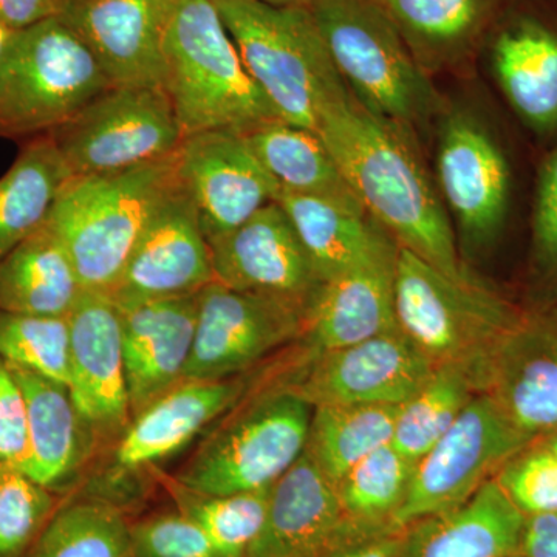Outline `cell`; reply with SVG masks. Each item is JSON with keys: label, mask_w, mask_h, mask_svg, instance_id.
Returning <instances> with one entry per match:
<instances>
[{"label": "cell", "mask_w": 557, "mask_h": 557, "mask_svg": "<svg viewBox=\"0 0 557 557\" xmlns=\"http://www.w3.org/2000/svg\"><path fill=\"white\" fill-rule=\"evenodd\" d=\"M437 175L443 199L471 240L493 237L504 223L511 174L500 146L469 112H454L440 134Z\"/></svg>", "instance_id": "cell-18"}, {"label": "cell", "mask_w": 557, "mask_h": 557, "mask_svg": "<svg viewBox=\"0 0 557 557\" xmlns=\"http://www.w3.org/2000/svg\"><path fill=\"white\" fill-rule=\"evenodd\" d=\"M321 557H405V531H379L343 539Z\"/></svg>", "instance_id": "cell-43"}, {"label": "cell", "mask_w": 557, "mask_h": 557, "mask_svg": "<svg viewBox=\"0 0 557 557\" xmlns=\"http://www.w3.org/2000/svg\"><path fill=\"white\" fill-rule=\"evenodd\" d=\"M426 72L463 57L500 0H376Z\"/></svg>", "instance_id": "cell-31"}, {"label": "cell", "mask_w": 557, "mask_h": 557, "mask_svg": "<svg viewBox=\"0 0 557 557\" xmlns=\"http://www.w3.org/2000/svg\"><path fill=\"white\" fill-rule=\"evenodd\" d=\"M24 557H134L129 516L97 498L70 494Z\"/></svg>", "instance_id": "cell-34"}, {"label": "cell", "mask_w": 557, "mask_h": 557, "mask_svg": "<svg viewBox=\"0 0 557 557\" xmlns=\"http://www.w3.org/2000/svg\"><path fill=\"white\" fill-rule=\"evenodd\" d=\"M249 76L278 120L317 132L322 113L354 97L310 10L212 0Z\"/></svg>", "instance_id": "cell-3"}, {"label": "cell", "mask_w": 557, "mask_h": 557, "mask_svg": "<svg viewBox=\"0 0 557 557\" xmlns=\"http://www.w3.org/2000/svg\"><path fill=\"white\" fill-rule=\"evenodd\" d=\"M399 406L313 408L306 456L332 485L373 450L392 443Z\"/></svg>", "instance_id": "cell-33"}, {"label": "cell", "mask_w": 557, "mask_h": 557, "mask_svg": "<svg viewBox=\"0 0 557 557\" xmlns=\"http://www.w3.org/2000/svg\"><path fill=\"white\" fill-rule=\"evenodd\" d=\"M72 178L50 135L22 143L16 160L0 177V260L44 228Z\"/></svg>", "instance_id": "cell-30"}, {"label": "cell", "mask_w": 557, "mask_h": 557, "mask_svg": "<svg viewBox=\"0 0 557 557\" xmlns=\"http://www.w3.org/2000/svg\"><path fill=\"white\" fill-rule=\"evenodd\" d=\"M27 457V405L13 370L0 358V461L22 469Z\"/></svg>", "instance_id": "cell-41"}, {"label": "cell", "mask_w": 557, "mask_h": 557, "mask_svg": "<svg viewBox=\"0 0 557 557\" xmlns=\"http://www.w3.org/2000/svg\"><path fill=\"white\" fill-rule=\"evenodd\" d=\"M318 135L362 209L399 247L457 281L474 278L461 267L448 214L409 145L408 129L350 97L322 113Z\"/></svg>", "instance_id": "cell-1"}, {"label": "cell", "mask_w": 557, "mask_h": 557, "mask_svg": "<svg viewBox=\"0 0 557 557\" xmlns=\"http://www.w3.org/2000/svg\"><path fill=\"white\" fill-rule=\"evenodd\" d=\"M416 465L392 443L359 461L335 486L348 522L368 533L394 531L391 522L408 496Z\"/></svg>", "instance_id": "cell-35"}, {"label": "cell", "mask_w": 557, "mask_h": 557, "mask_svg": "<svg viewBox=\"0 0 557 557\" xmlns=\"http://www.w3.org/2000/svg\"><path fill=\"white\" fill-rule=\"evenodd\" d=\"M67 324L70 397L94 438L98 461L132 423L120 310L108 296L84 292Z\"/></svg>", "instance_id": "cell-13"}, {"label": "cell", "mask_w": 557, "mask_h": 557, "mask_svg": "<svg viewBox=\"0 0 557 557\" xmlns=\"http://www.w3.org/2000/svg\"><path fill=\"white\" fill-rule=\"evenodd\" d=\"M175 174L207 239L237 228L281 193L247 135L236 131L185 137L175 152Z\"/></svg>", "instance_id": "cell-15"}, {"label": "cell", "mask_w": 557, "mask_h": 557, "mask_svg": "<svg viewBox=\"0 0 557 557\" xmlns=\"http://www.w3.org/2000/svg\"><path fill=\"white\" fill-rule=\"evenodd\" d=\"M395 317L399 332L435 366L490 359L522 314L478 278L457 281L398 247Z\"/></svg>", "instance_id": "cell-9"}, {"label": "cell", "mask_w": 557, "mask_h": 557, "mask_svg": "<svg viewBox=\"0 0 557 557\" xmlns=\"http://www.w3.org/2000/svg\"><path fill=\"white\" fill-rule=\"evenodd\" d=\"M177 188L175 153L134 170L70 180L46 225L67 248L86 292H112L150 220Z\"/></svg>", "instance_id": "cell-4"}, {"label": "cell", "mask_w": 557, "mask_h": 557, "mask_svg": "<svg viewBox=\"0 0 557 557\" xmlns=\"http://www.w3.org/2000/svg\"><path fill=\"white\" fill-rule=\"evenodd\" d=\"M267 5L278 7V9H313L321 0H260Z\"/></svg>", "instance_id": "cell-46"}, {"label": "cell", "mask_w": 557, "mask_h": 557, "mask_svg": "<svg viewBox=\"0 0 557 557\" xmlns=\"http://www.w3.org/2000/svg\"><path fill=\"white\" fill-rule=\"evenodd\" d=\"M511 557H528V556L523 555V553H518V555H515V556H511Z\"/></svg>", "instance_id": "cell-49"}, {"label": "cell", "mask_w": 557, "mask_h": 557, "mask_svg": "<svg viewBox=\"0 0 557 557\" xmlns=\"http://www.w3.org/2000/svg\"><path fill=\"white\" fill-rule=\"evenodd\" d=\"M163 54L161 87L185 137L208 131L247 134L278 120L212 0H177Z\"/></svg>", "instance_id": "cell-2"}, {"label": "cell", "mask_w": 557, "mask_h": 557, "mask_svg": "<svg viewBox=\"0 0 557 557\" xmlns=\"http://www.w3.org/2000/svg\"><path fill=\"white\" fill-rule=\"evenodd\" d=\"M533 240L539 260L557 269V148L539 172L533 209Z\"/></svg>", "instance_id": "cell-42"}, {"label": "cell", "mask_w": 557, "mask_h": 557, "mask_svg": "<svg viewBox=\"0 0 557 557\" xmlns=\"http://www.w3.org/2000/svg\"><path fill=\"white\" fill-rule=\"evenodd\" d=\"M494 75L528 126L557 129V33L531 17L507 25L493 44Z\"/></svg>", "instance_id": "cell-26"}, {"label": "cell", "mask_w": 557, "mask_h": 557, "mask_svg": "<svg viewBox=\"0 0 557 557\" xmlns=\"http://www.w3.org/2000/svg\"><path fill=\"white\" fill-rule=\"evenodd\" d=\"M434 370V362L397 330L309 357L288 386L311 408L403 406Z\"/></svg>", "instance_id": "cell-14"}, {"label": "cell", "mask_w": 557, "mask_h": 557, "mask_svg": "<svg viewBox=\"0 0 557 557\" xmlns=\"http://www.w3.org/2000/svg\"><path fill=\"white\" fill-rule=\"evenodd\" d=\"M214 282L199 215L177 188L150 220L108 298L115 306L129 307L196 295Z\"/></svg>", "instance_id": "cell-17"}, {"label": "cell", "mask_w": 557, "mask_h": 557, "mask_svg": "<svg viewBox=\"0 0 557 557\" xmlns=\"http://www.w3.org/2000/svg\"><path fill=\"white\" fill-rule=\"evenodd\" d=\"M49 135L73 177L159 163L171 159L185 139L160 86H110Z\"/></svg>", "instance_id": "cell-10"}, {"label": "cell", "mask_w": 557, "mask_h": 557, "mask_svg": "<svg viewBox=\"0 0 557 557\" xmlns=\"http://www.w3.org/2000/svg\"><path fill=\"white\" fill-rule=\"evenodd\" d=\"M11 33H13V32H10V30H7V28L0 27V57H2V51H3V49H5L7 42H9Z\"/></svg>", "instance_id": "cell-47"}, {"label": "cell", "mask_w": 557, "mask_h": 557, "mask_svg": "<svg viewBox=\"0 0 557 557\" xmlns=\"http://www.w3.org/2000/svg\"><path fill=\"white\" fill-rule=\"evenodd\" d=\"M520 553L528 557H557V512L527 518Z\"/></svg>", "instance_id": "cell-45"}, {"label": "cell", "mask_w": 557, "mask_h": 557, "mask_svg": "<svg viewBox=\"0 0 557 557\" xmlns=\"http://www.w3.org/2000/svg\"><path fill=\"white\" fill-rule=\"evenodd\" d=\"M319 281H332L391 244L386 231L364 212L318 197L278 193Z\"/></svg>", "instance_id": "cell-28"}, {"label": "cell", "mask_w": 557, "mask_h": 557, "mask_svg": "<svg viewBox=\"0 0 557 557\" xmlns=\"http://www.w3.org/2000/svg\"><path fill=\"white\" fill-rule=\"evenodd\" d=\"M247 375L186 381L132 420L120 442L73 494L97 498L129 516L156 482L159 467L247 398Z\"/></svg>", "instance_id": "cell-8"}, {"label": "cell", "mask_w": 557, "mask_h": 557, "mask_svg": "<svg viewBox=\"0 0 557 557\" xmlns=\"http://www.w3.org/2000/svg\"><path fill=\"white\" fill-rule=\"evenodd\" d=\"M487 362H445L416 397L399 406L392 446L408 457L420 460L453 428L469 403L485 392Z\"/></svg>", "instance_id": "cell-32"}, {"label": "cell", "mask_w": 557, "mask_h": 557, "mask_svg": "<svg viewBox=\"0 0 557 557\" xmlns=\"http://www.w3.org/2000/svg\"><path fill=\"white\" fill-rule=\"evenodd\" d=\"M62 498L0 461V557H24Z\"/></svg>", "instance_id": "cell-38"}, {"label": "cell", "mask_w": 557, "mask_h": 557, "mask_svg": "<svg viewBox=\"0 0 557 557\" xmlns=\"http://www.w3.org/2000/svg\"><path fill=\"white\" fill-rule=\"evenodd\" d=\"M311 413L288 384L244 398L171 478L212 496L270 490L306 450Z\"/></svg>", "instance_id": "cell-7"}, {"label": "cell", "mask_w": 557, "mask_h": 557, "mask_svg": "<svg viewBox=\"0 0 557 557\" xmlns=\"http://www.w3.org/2000/svg\"><path fill=\"white\" fill-rule=\"evenodd\" d=\"M245 135L281 193L318 197L368 214L317 132L274 120Z\"/></svg>", "instance_id": "cell-29"}, {"label": "cell", "mask_w": 557, "mask_h": 557, "mask_svg": "<svg viewBox=\"0 0 557 557\" xmlns=\"http://www.w3.org/2000/svg\"><path fill=\"white\" fill-rule=\"evenodd\" d=\"M525 522L493 478L460 507L406 528L405 557H511Z\"/></svg>", "instance_id": "cell-25"}, {"label": "cell", "mask_w": 557, "mask_h": 557, "mask_svg": "<svg viewBox=\"0 0 557 557\" xmlns=\"http://www.w3.org/2000/svg\"><path fill=\"white\" fill-rule=\"evenodd\" d=\"M310 11L341 78L368 112L409 129L442 109L426 70L376 0H321Z\"/></svg>", "instance_id": "cell-6"}, {"label": "cell", "mask_w": 557, "mask_h": 557, "mask_svg": "<svg viewBox=\"0 0 557 557\" xmlns=\"http://www.w3.org/2000/svg\"><path fill=\"white\" fill-rule=\"evenodd\" d=\"M530 442L490 395L479 394L417 461L408 496L392 519V530L405 531L418 520L460 507Z\"/></svg>", "instance_id": "cell-11"}, {"label": "cell", "mask_w": 557, "mask_h": 557, "mask_svg": "<svg viewBox=\"0 0 557 557\" xmlns=\"http://www.w3.org/2000/svg\"><path fill=\"white\" fill-rule=\"evenodd\" d=\"M398 247H387L372 258L324 282L307 310L304 346L310 357L397 332L395 265Z\"/></svg>", "instance_id": "cell-21"}, {"label": "cell", "mask_w": 557, "mask_h": 557, "mask_svg": "<svg viewBox=\"0 0 557 557\" xmlns=\"http://www.w3.org/2000/svg\"><path fill=\"white\" fill-rule=\"evenodd\" d=\"M177 0H70L67 22L112 86H160L164 36Z\"/></svg>", "instance_id": "cell-19"}, {"label": "cell", "mask_w": 557, "mask_h": 557, "mask_svg": "<svg viewBox=\"0 0 557 557\" xmlns=\"http://www.w3.org/2000/svg\"><path fill=\"white\" fill-rule=\"evenodd\" d=\"M496 480L525 518L557 512V457L545 446L512 457Z\"/></svg>", "instance_id": "cell-39"}, {"label": "cell", "mask_w": 557, "mask_h": 557, "mask_svg": "<svg viewBox=\"0 0 557 557\" xmlns=\"http://www.w3.org/2000/svg\"><path fill=\"white\" fill-rule=\"evenodd\" d=\"M545 448L549 450V453L555 454L557 457V432L555 435H553L552 438L548 440L547 445H545Z\"/></svg>", "instance_id": "cell-48"}, {"label": "cell", "mask_w": 557, "mask_h": 557, "mask_svg": "<svg viewBox=\"0 0 557 557\" xmlns=\"http://www.w3.org/2000/svg\"><path fill=\"white\" fill-rule=\"evenodd\" d=\"M218 284L310 307L322 282L277 201L237 228L209 237Z\"/></svg>", "instance_id": "cell-16"}, {"label": "cell", "mask_w": 557, "mask_h": 557, "mask_svg": "<svg viewBox=\"0 0 557 557\" xmlns=\"http://www.w3.org/2000/svg\"><path fill=\"white\" fill-rule=\"evenodd\" d=\"M131 542L134 557H223L177 509L131 520Z\"/></svg>", "instance_id": "cell-40"}, {"label": "cell", "mask_w": 557, "mask_h": 557, "mask_svg": "<svg viewBox=\"0 0 557 557\" xmlns=\"http://www.w3.org/2000/svg\"><path fill=\"white\" fill-rule=\"evenodd\" d=\"M84 292L67 248L47 225L0 260L2 309L67 318Z\"/></svg>", "instance_id": "cell-27"}, {"label": "cell", "mask_w": 557, "mask_h": 557, "mask_svg": "<svg viewBox=\"0 0 557 557\" xmlns=\"http://www.w3.org/2000/svg\"><path fill=\"white\" fill-rule=\"evenodd\" d=\"M156 482L170 494L175 509L203 531L220 555L247 556L265 520L271 487L256 493L212 496L180 485L163 472H157Z\"/></svg>", "instance_id": "cell-36"}, {"label": "cell", "mask_w": 557, "mask_h": 557, "mask_svg": "<svg viewBox=\"0 0 557 557\" xmlns=\"http://www.w3.org/2000/svg\"><path fill=\"white\" fill-rule=\"evenodd\" d=\"M9 364V362H7ZM27 405L28 457L24 474L60 497L78 491L98 458L69 387L9 364Z\"/></svg>", "instance_id": "cell-24"}, {"label": "cell", "mask_w": 557, "mask_h": 557, "mask_svg": "<svg viewBox=\"0 0 557 557\" xmlns=\"http://www.w3.org/2000/svg\"><path fill=\"white\" fill-rule=\"evenodd\" d=\"M483 394L531 440L557 429V314L523 317L491 355Z\"/></svg>", "instance_id": "cell-23"}, {"label": "cell", "mask_w": 557, "mask_h": 557, "mask_svg": "<svg viewBox=\"0 0 557 557\" xmlns=\"http://www.w3.org/2000/svg\"><path fill=\"white\" fill-rule=\"evenodd\" d=\"M110 86L62 17L11 33L0 57V138L24 143L49 135Z\"/></svg>", "instance_id": "cell-5"}, {"label": "cell", "mask_w": 557, "mask_h": 557, "mask_svg": "<svg viewBox=\"0 0 557 557\" xmlns=\"http://www.w3.org/2000/svg\"><path fill=\"white\" fill-rule=\"evenodd\" d=\"M307 310L256 293L208 285L199 296V317L186 381H212L244 375L278 347L300 339Z\"/></svg>", "instance_id": "cell-12"}, {"label": "cell", "mask_w": 557, "mask_h": 557, "mask_svg": "<svg viewBox=\"0 0 557 557\" xmlns=\"http://www.w3.org/2000/svg\"><path fill=\"white\" fill-rule=\"evenodd\" d=\"M199 296L116 306L132 420L183 384L196 336Z\"/></svg>", "instance_id": "cell-20"}, {"label": "cell", "mask_w": 557, "mask_h": 557, "mask_svg": "<svg viewBox=\"0 0 557 557\" xmlns=\"http://www.w3.org/2000/svg\"><path fill=\"white\" fill-rule=\"evenodd\" d=\"M361 533L368 531L348 522L335 485L304 453L271 487L265 520L245 557H321Z\"/></svg>", "instance_id": "cell-22"}, {"label": "cell", "mask_w": 557, "mask_h": 557, "mask_svg": "<svg viewBox=\"0 0 557 557\" xmlns=\"http://www.w3.org/2000/svg\"><path fill=\"white\" fill-rule=\"evenodd\" d=\"M0 358L69 387L67 318H44L0 307Z\"/></svg>", "instance_id": "cell-37"}, {"label": "cell", "mask_w": 557, "mask_h": 557, "mask_svg": "<svg viewBox=\"0 0 557 557\" xmlns=\"http://www.w3.org/2000/svg\"><path fill=\"white\" fill-rule=\"evenodd\" d=\"M70 0H0V27L21 32L39 22L61 17Z\"/></svg>", "instance_id": "cell-44"}]
</instances>
